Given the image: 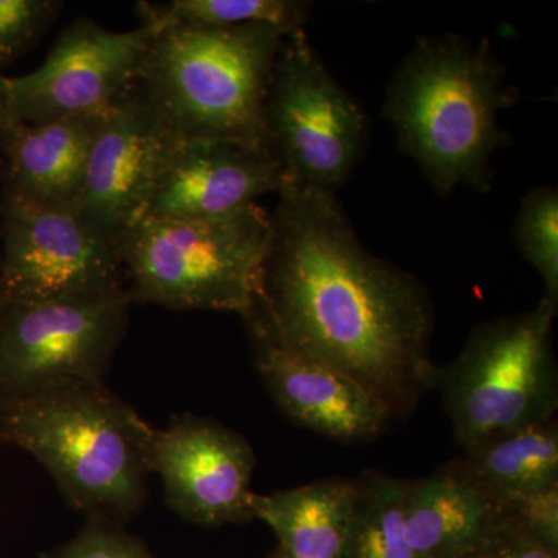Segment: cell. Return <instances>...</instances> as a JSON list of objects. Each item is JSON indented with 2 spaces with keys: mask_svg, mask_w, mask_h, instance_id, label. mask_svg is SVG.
Listing matches in <instances>:
<instances>
[{
  "mask_svg": "<svg viewBox=\"0 0 558 558\" xmlns=\"http://www.w3.org/2000/svg\"><path fill=\"white\" fill-rule=\"evenodd\" d=\"M258 296L282 339L409 417L436 388L435 315L410 271L363 247L336 193L284 185Z\"/></svg>",
  "mask_w": 558,
  "mask_h": 558,
  "instance_id": "6da1fadb",
  "label": "cell"
},
{
  "mask_svg": "<svg viewBox=\"0 0 558 558\" xmlns=\"http://www.w3.org/2000/svg\"><path fill=\"white\" fill-rule=\"evenodd\" d=\"M487 39L418 38L389 83L385 117L399 148L438 194L490 189L492 157L508 145L499 113L517 101Z\"/></svg>",
  "mask_w": 558,
  "mask_h": 558,
  "instance_id": "7a4b0ae2",
  "label": "cell"
},
{
  "mask_svg": "<svg viewBox=\"0 0 558 558\" xmlns=\"http://www.w3.org/2000/svg\"><path fill=\"white\" fill-rule=\"evenodd\" d=\"M149 433L105 384L61 385L0 407V442L36 459L84 520L120 526L145 508Z\"/></svg>",
  "mask_w": 558,
  "mask_h": 558,
  "instance_id": "3957f363",
  "label": "cell"
},
{
  "mask_svg": "<svg viewBox=\"0 0 558 558\" xmlns=\"http://www.w3.org/2000/svg\"><path fill=\"white\" fill-rule=\"evenodd\" d=\"M154 28L135 86L172 148L197 140L266 146L267 89L290 32L264 24Z\"/></svg>",
  "mask_w": 558,
  "mask_h": 558,
  "instance_id": "277c9868",
  "label": "cell"
},
{
  "mask_svg": "<svg viewBox=\"0 0 558 558\" xmlns=\"http://www.w3.org/2000/svg\"><path fill=\"white\" fill-rule=\"evenodd\" d=\"M269 238L270 213L258 204L213 219H138L117 238L132 306L244 317Z\"/></svg>",
  "mask_w": 558,
  "mask_h": 558,
  "instance_id": "5b68a950",
  "label": "cell"
},
{
  "mask_svg": "<svg viewBox=\"0 0 558 558\" xmlns=\"http://www.w3.org/2000/svg\"><path fill=\"white\" fill-rule=\"evenodd\" d=\"M557 307L543 296L532 311L483 323L458 357L438 368L436 387L462 450L556 418Z\"/></svg>",
  "mask_w": 558,
  "mask_h": 558,
  "instance_id": "8992f818",
  "label": "cell"
},
{
  "mask_svg": "<svg viewBox=\"0 0 558 558\" xmlns=\"http://www.w3.org/2000/svg\"><path fill=\"white\" fill-rule=\"evenodd\" d=\"M368 119L330 75L304 28L282 43L264 106V145L282 185L336 193L354 171Z\"/></svg>",
  "mask_w": 558,
  "mask_h": 558,
  "instance_id": "52a82bcc",
  "label": "cell"
},
{
  "mask_svg": "<svg viewBox=\"0 0 558 558\" xmlns=\"http://www.w3.org/2000/svg\"><path fill=\"white\" fill-rule=\"evenodd\" d=\"M126 289L0 304V407L72 384H105L130 325Z\"/></svg>",
  "mask_w": 558,
  "mask_h": 558,
  "instance_id": "ba28073f",
  "label": "cell"
},
{
  "mask_svg": "<svg viewBox=\"0 0 558 558\" xmlns=\"http://www.w3.org/2000/svg\"><path fill=\"white\" fill-rule=\"evenodd\" d=\"M126 289L117 242L73 207L0 190V304Z\"/></svg>",
  "mask_w": 558,
  "mask_h": 558,
  "instance_id": "9c48e42d",
  "label": "cell"
},
{
  "mask_svg": "<svg viewBox=\"0 0 558 558\" xmlns=\"http://www.w3.org/2000/svg\"><path fill=\"white\" fill-rule=\"evenodd\" d=\"M156 28L116 32L78 17L46 61L21 76L3 75L13 119L25 124L105 112L134 86Z\"/></svg>",
  "mask_w": 558,
  "mask_h": 558,
  "instance_id": "30bf717a",
  "label": "cell"
},
{
  "mask_svg": "<svg viewBox=\"0 0 558 558\" xmlns=\"http://www.w3.org/2000/svg\"><path fill=\"white\" fill-rule=\"evenodd\" d=\"M148 464L180 519L202 527L255 520V453L247 439L219 422L185 414L165 428L150 427Z\"/></svg>",
  "mask_w": 558,
  "mask_h": 558,
  "instance_id": "8fae6325",
  "label": "cell"
},
{
  "mask_svg": "<svg viewBox=\"0 0 558 558\" xmlns=\"http://www.w3.org/2000/svg\"><path fill=\"white\" fill-rule=\"evenodd\" d=\"M242 319L256 371L293 424L341 444L369 442L389 427L391 414L379 400L282 339L258 295Z\"/></svg>",
  "mask_w": 558,
  "mask_h": 558,
  "instance_id": "7c38bea8",
  "label": "cell"
},
{
  "mask_svg": "<svg viewBox=\"0 0 558 558\" xmlns=\"http://www.w3.org/2000/svg\"><path fill=\"white\" fill-rule=\"evenodd\" d=\"M172 149L134 84L102 112L72 207L98 233L117 242L145 215Z\"/></svg>",
  "mask_w": 558,
  "mask_h": 558,
  "instance_id": "4fadbf2b",
  "label": "cell"
},
{
  "mask_svg": "<svg viewBox=\"0 0 558 558\" xmlns=\"http://www.w3.org/2000/svg\"><path fill=\"white\" fill-rule=\"evenodd\" d=\"M281 185V171L266 146L234 140L186 142L165 160L142 218H220L278 193Z\"/></svg>",
  "mask_w": 558,
  "mask_h": 558,
  "instance_id": "5bb4252c",
  "label": "cell"
},
{
  "mask_svg": "<svg viewBox=\"0 0 558 558\" xmlns=\"http://www.w3.org/2000/svg\"><path fill=\"white\" fill-rule=\"evenodd\" d=\"M505 520L502 502L470 480L458 459L407 481L403 526L417 558H465Z\"/></svg>",
  "mask_w": 558,
  "mask_h": 558,
  "instance_id": "9a60e30c",
  "label": "cell"
},
{
  "mask_svg": "<svg viewBox=\"0 0 558 558\" xmlns=\"http://www.w3.org/2000/svg\"><path fill=\"white\" fill-rule=\"evenodd\" d=\"M102 112L25 124L0 148V190L40 204L72 207L83 185Z\"/></svg>",
  "mask_w": 558,
  "mask_h": 558,
  "instance_id": "2e32d148",
  "label": "cell"
},
{
  "mask_svg": "<svg viewBox=\"0 0 558 558\" xmlns=\"http://www.w3.org/2000/svg\"><path fill=\"white\" fill-rule=\"evenodd\" d=\"M359 499L357 478H328L256 494L253 519L274 531L286 558H344Z\"/></svg>",
  "mask_w": 558,
  "mask_h": 558,
  "instance_id": "e0dca14e",
  "label": "cell"
},
{
  "mask_svg": "<svg viewBox=\"0 0 558 558\" xmlns=\"http://www.w3.org/2000/svg\"><path fill=\"white\" fill-rule=\"evenodd\" d=\"M469 478L502 499L558 484V424L556 418L506 433L458 459Z\"/></svg>",
  "mask_w": 558,
  "mask_h": 558,
  "instance_id": "ac0fdd59",
  "label": "cell"
},
{
  "mask_svg": "<svg viewBox=\"0 0 558 558\" xmlns=\"http://www.w3.org/2000/svg\"><path fill=\"white\" fill-rule=\"evenodd\" d=\"M357 481V508L344 558H417L403 526L409 480L366 472Z\"/></svg>",
  "mask_w": 558,
  "mask_h": 558,
  "instance_id": "d6986e66",
  "label": "cell"
},
{
  "mask_svg": "<svg viewBox=\"0 0 558 558\" xmlns=\"http://www.w3.org/2000/svg\"><path fill=\"white\" fill-rule=\"evenodd\" d=\"M135 10L140 24L154 27L174 24L208 27L264 24L293 32L304 28L311 3L300 0H172L168 3L140 2Z\"/></svg>",
  "mask_w": 558,
  "mask_h": 558,
  "instance_id": "ffe728a7",
  "label": "cell"
},
{
  "mask_svg": "<svg viewBox=\"0 0 558 558\" xmlns=\"http://www.w3.org/2000/svg\"><path fill=\"white\" fill-rule=\"evenodd\" d=\"M517 247L545 282V296L558 306V193L553 186L529 191L515 227Z\"/></svg>",
  "mask_w": 558,
  "mask_h": 558,
  "instance_id": "44dd1931",
  "label": "cell"
},
{
  "mask_svg": "<svg viewBox=\"0 0 558 558\" xmlns=\"http://www.w3.org/2000/svg\"><path fill=\"white\" fill-rule=\"evenodd\" d=\"M60 0H0V68L17 60L60 16Z\"/></svg>",
  "mask_w": 558,
  "mask_h": 558,
  "instance_id": "7402d4cb",
  "label": "cell"
},
{
  "mask_svg": "<svg viewBox=\"0 0 558 558\" xmlns=\"http://www.w3.org/2000/svg\"><path fill=\"white\" fill-rule=\"evenodd\" d=\"M39 558H156L126 526L105 520H84L75 537L40 554Z\"/></svg>",
  "mask_w": 558,
  "mask_h": 558,
  "instance_id": "603a6c76",
  "label": "cell"
},
{
  "mask_svg": "<svg viewBox=\"0 0 558 558\" xmlns=\"http://www.w3.org/2000/svg\"><path fill=\"white\" fill-rule=\"evenodd\" d=\"M506 517L558 553V484L502 499Z\"/></svg>",
  "mask_w": 558,
  "mask_h": 558,
  "instance_id": "cb8c5ba5",
  "label": "cell"
},
{
  "mask_svg": "<svg viewBox=\"0 0 558 558\" xmlns=\"http://www.w3.org/2000/svg\"><path fill=\"white\" fill-rule=\"evenodd\" d=\"M465 558H558V553L506 517L478 548Z\"/></svg>",
  "mask_w": 558,
  "mask_h": 558,
  "instance_id": "d4e9b609",
  "label": "cell"
},
{
  "mask_svg": "<svg viewBox=\"0 0 558 558\" xmlns=\"http://www.w3.org/2000/svg\"><path fill=\"white\" fill-rule=\"evenodd\" d=\"M14 123H16V120L13 119V113H11L5 87H3V75L0 73V148H2L3 142H5L7 135L10 134Z\"/></svg>",
  "mask_w": 558,
  "mask_h": 558,
  "instance_id": "484cf974",
  "label": "cell"
},
{
  "mask_svg": "<svg viewBox=\"0 0 558 558\" xmlns=\"http://www.w3.org/2000/svg\"><path fill=\"white\" fill-rule=\"evenodd\" d=\"M267 558H286L284 554L281 553L278 548L274 550V553L270 554Z\"/></svg>",
  "mask_w": 558,
  "mask_h": 558,
  "instance_id": "4316f807",
  "label": "cell"
},
{
  "mask_svg": "<svg viewBox=\"0 0 558 558\" xmlns=\"http://www.w3.org/2000/svg\"><path fill=\"white\" fill-rule=\"evenodd\" d=\"M0 170H2V163H0Z\"/></svg>",
  "mask_w": 558,
  "mask_h": 558,
  "instance_id": "83f0119b",
  "label": "cell"
},
{
  "mask_svg": "<svg viewBox=\"0 0 558 558\" xmlns=\"http://www.w3.org/2000/svg\"><path fill=\"white\" fill-rule=\"evenodd\" d=\"M0 444H2V442H0Z\"/></svg>",
  "mask_w": 558,
  "mask_h": 558,
  "instance_id": "f1b7e54d",
  "label": "cell"
}]
</instances>
